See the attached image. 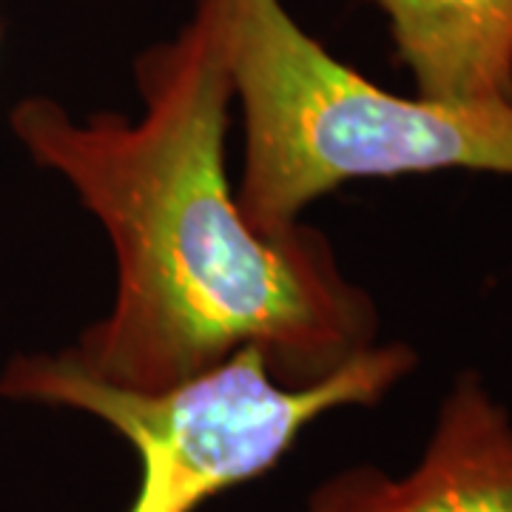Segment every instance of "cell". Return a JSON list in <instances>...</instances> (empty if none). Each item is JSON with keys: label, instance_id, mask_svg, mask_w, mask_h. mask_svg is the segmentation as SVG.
<instances>
[{"label": "cell", "instance_id": "cell-2", "mask_svg": "<svg viewBox=\"0 0 512 512\" xmlns=\"http://www.w3.org/2000/svg\"><path fill=\"white\" fill-rule=\"evenodd\" d=\"M245 123L237 202L262 234L350 180L433 171L512 177V103L450 106L376 86L308 35L282 0H217Z\"/></svg>", "mask_w": 512, "mask_h": 512}, {"label": "cell", "instance_id": "cell-1", "mask_svg": "<svg viewBox=\"0 0 512 512\" xmlns=\"http://www.w3.org/2000/svg\"><path fill=\"white\" fill-rule=\"evenodd\" d=\"M143 114L74 120L52 97L9 114L32 160L57 171L109 234L114 302L69 359L100 382L165 390L242 348L279 384L325 382L376 345L379 311L299 222L262 234L225 171L234 86L217 0L134 63Z\"/></svg>", "mask_w": 512, "mask_h": 512}, {"label": "cell", "instance_id": "cell-4", "mask_svg": "<svg viewBox=\"0 0 512 512\" xmlns=\"http://www.w3.org/2000/svg\"><path fill=\"white\" fill-rule=\"evenodd\" d=\"M302 512H512L510 410L478 373H461L407 473L345 467L308 495Z\"/></svg>", "mask_w": 512, "mask_h": 512}, {"label": "cell", "instance_id": "cell-3", "mask_svg": "<svg viewBox=\"0 0 512 512\" xmlns=\"http://www.w3.org/2000/svg\"><path fill=\"white\" fill-rule=\"evenodd\" d=\"M416 365L407 345H373L325 382L288 387L259 350L242 348L194 379L143 393L94 379L60 350L15 356L0 396L80 410L123 436L140 461L128 512H197L274 470L319 416L382 402Z\"/></svg>", "mask_w": 512, "mask_h": 512}, {"label": "cell", "instance_id": "cell-5", "mask_svg": "<svg viewBox=\"0 0 512 512\" xmlns=\"http://www.w3.org/2000/svg\"><path fill=\"white\" fill-rule=\"evenodd\" d=\"M424 100L512 103V0H376Z\"/></svg>", "mask_w": 512, "mask_h": 512}]
</instances>
